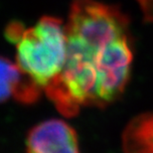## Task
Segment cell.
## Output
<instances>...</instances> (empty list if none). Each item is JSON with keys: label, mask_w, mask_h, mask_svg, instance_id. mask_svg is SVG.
Here are the masks:
<instances>
[{"label": "cell", "mask_w": 153, "mask_h": 153, "mask_svg": "<svg viewBox=\"0 0 153 153\" xmlns=\"http://www.w3.org/2000/svg\"><path fill=\"white\" fill-rule=\"evenodd\" d=\"M65 26V66L45 94L65 116L76 114L81 108H105L114 102L131 75L129 18L117 6L74 0Z\"/></svg>", "instance_id": "1"}, {"label": "cell", "mask_w": 153, "mask_h": 153, "mask_svg": "<svg viewBox=\"0 0 153 153\" xmlns=\"http://www.w3.org/2000/svg\"><path fill=\"white\" fill-rule=\"evenodd\" d=\"M5 36L15 46L18 67L43 91L61 75L66 62L67 35L60 18L43 16L28 28L11 22Z\"/></svg>", "instance_id": "2"}, {"label": "cell", "mask_w": 153, "mask_h": 153, "mask_svg": "<svg viewBox=\"0 0 153 153\" xmlns=\"http://www.w3.org/2000/svg\"><path fill=\"white\" fill-rule=\"evenodd\" d=\"M26 153H81L78 133L61 118L46 119L29 130Z\"/></svg>", "instance_id": "3"}, {"label": "cell", "mask_w": 153, "mask_h": 153, "mask_svg": "<svg viewBox=\"0 0 153 153\" xmlns=\"http://www.w3.org/2000/svg\"><path fill=\"white\" fill-rule=\"evenodd\" d=\"M42 91L21 71L16 62L0 56V103L9 100L33 103L39 100Z\"/></svg>", "instance_id": "4"}, {"label": "cell", "mask_w": 153, "mask_h": 153, "mask_svg": "<svg viewBox=\"0 0 153 153\" xmlns=\"http://www.w3.org/2000/svg\"><path fill=\"white\" fill-rule=\"evenodd\" d=\"M124 153H153V111L132 118L122 134Z\"/></svg>", "instance_id": "5"}, {"label": "cell", "mask_w": 153, "mask_h": 153, "mask_svg": "<svg viewBox=\"0 0 153 153\" xmlns=\"http://www.w3.org/2000/svg\"><path fill=\"white\" fill-rule=\"evenodd\" d=\"M145 21L153 22V0H137Z\"/></svg>", "instance_id": "6"}]
</instances>
